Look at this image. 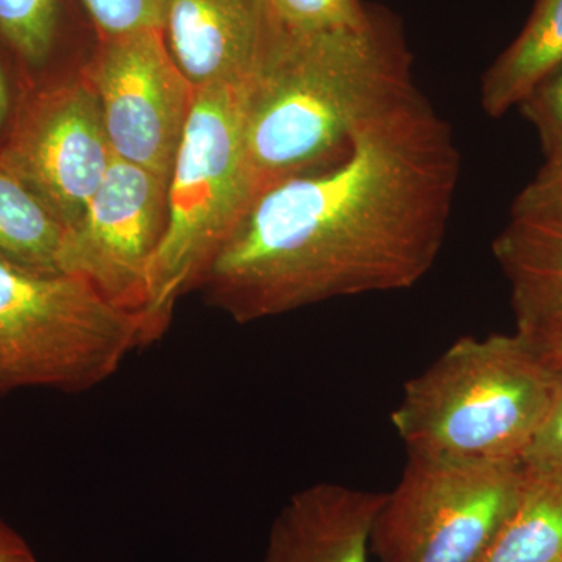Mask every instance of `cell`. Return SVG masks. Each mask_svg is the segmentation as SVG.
<instances>
[{
	"instance_id": "cell-1",
	"label": "cell",
	"mask_w": 562,
	"mask_h": 562,
	"mask_svg": "<svg viewBox=\"0 0 562 562\" xmlns=\"http://www.w3.org/2000/svg\"><path fill=\"white\" fill-rule=\"evenodd\" d=\"M460 173L452 127L414 92L338 161L262 191L199 290L238 324L409 290L438 260Z\"/></svg>"
},
{
	"instance_id": "cell-2",
	"label": "cell",
	"mask_w": 562,
	"mask_h": 562,
	"mask_svg": "<svg viewBox=\"0 0 562 562\" xmlns=\"http://www.w3.org/2000/svg\"><path fill=\"white\" fill-rule=\"evenodd\" d=\"M417 91L401 21L390 10L372 5L361 24L321 32L290 31L273 18L244 105L255 195L338 161L355 133Z\"/></svg>"
},
{
	"instance_id": "cell-3",
	"label": "cell",
	"mask_w": 562,
	"mask_h": 562,
	"mask_svg": "<svg viewBox=\"0 0 562 562\" xmlns=\"http://www.w3.org/2000/svg\"><path fill=\"white\" fill-rule=\"evenodd\" d=\"M557 368L519 333L465 336L405 384L391 414L408 457L522 460L552 401Z\"/></svg>"
},
{
	"instance_id": "cell-4",
	"label": "cell",
	"mask_w": 562,
	"mask_h": 562,
	"mask_svg": "<svg viewBox=\"0 0 562 562\" xmlns=\"http://www.w3.org/2000/svg\"><path fill=\"white\" fill-rule=\"evenodd\" d=\"M246 85H209L195 92L169 179L165 235L151 262L144 310L151 342L169 327L180 297L201 286L257 199L244 147Z\"/></svg>"
},
{
	"instance_id": "cell-5",
	"label": "cell",
	"mask_w": 562,
	"mask_h": 562,
	"mask_svg": "<svg viewBox=\"0 0 562 562\" xmlns=\"http://www.w3.org/2000/svg\"><path fill=\"white\" fill-rule=\"evenodd\" d=\"M149 344L143 314L113 305L90 281L0 258V397L90 391Z\"/></svg>"
},
{
	"instance_id": "cell-6",
	"label": "cell",
	"mask_w": 562,
	"mask_h": 562,
	"mask_svg": "<svg viewBox=\"0 0 562 562\" xmlns=\"http://www.w3.org/2000/svg\"><path fill=\"white\" fill-rule=\"evenodd\" d=\"M528 482L522 460L408 457L371 535L379 562H480Z\"/></svg>"
},
{
	"instance_id": "cell-7",
	"label": "cell",
	"mask_w": 562,
	"mask_h": 562,
	"mask_svg": "<svg viewBox=\"0 0 562 562\" xmlns=\"http://www.w3.org/2000/svg\"><path fill=\"white\" fill-rule=\"evenodd\" d=\"M85 74L114 158L169 183L198 88L173 61L161 31L98 38Z\"/></svg>"
},
{
	"instance_id": "cell-8",
	"label": "cell",
	"mask_w": 562,
	"mask_h": 562,
	"mask_svg": "<svg viewBox=\"0 0 562 562\" xmlns=\"http://www.w3.org/2000/svg\"><path fill=\"white\" fill-rule=\"evenodd\" d=\"M113 161L101 103L85 70L38 92L0 150V165L68 231L83 220Z\"/></svg>"
},
{
	"instance_id": "cell-9",
	"label": "cell",
	"mask_w": 562,
	"mask_h": 562,
	"mask_svg": "<svg viewBox=\"0 0 562 562\" xmlns=\"http://www.w3.org/2000/svg\"><path fill=\"white\" fill-rule=\"evenodd\" d=\"M168 187L114 158L83 220L68 233L61 272L90 281L113 305L144 316L151 262L168 222Z\"/></svg>"
},
{
	"instance_id": "cell-10",
	"label": "cell",
	"mask_w": 562,
	"mask_h": 562,
	"mask_svg": "<svg viewBox=\"0 0 562 562\" xmlns=\"http://www.w3.org/2000/svg\"><path fill=\"white\" fill-rule=\"evenodd\" d=\"M273 32L269 0H168L161 33L195 88L249 83Z\"/></svg>"
},
{
	"instance_id": "cell-11",
	"label": "cell",
	"mask_w": 562,
	"mask_h": 562,
	"mask_svg": "<svg viewBox=\"0 0 562 562\" xmlns=\"http://www.w3.org/2000/svg\"><path fill=\"white\" fill-rule=\"evenodd\" d=\"M384 495L338 483L303 487L273 520L265 562H369Z\"/></svg>"
},
{
	"instance_id": "cell-12",
	"label": "cell",
	"mask_w": 562,
	"mask_h": 562,
	"mask_svg": "<svg viewBox=\"0 0 562 562\" xmlns=\"http://www.w3.org/2000/svg\"><path fill=\"white\" fill-rule=\"evenodd\" d=\"M562 63V0H536L531 16L482 81V105L491 117L519 106L528 94Z\"/></svg>"
},
{
	"instance_id": "cell-13",
	"label": "cell",
	"mask_w": 562,
	"mask_h": 562,
	"mask_svg": "<svg viewBox=\"0 0 562 562\" xmlns=\"http://www.w3.org/2000/svg\"><path fill=\"white\" fill-rule=\"evenodd\" d=\"M68 228L0 165V258L41 273H63Z\"/></svg>"
},
{
	"instance_id": "cell-14",
	"label": "cell",
	"mask_w": 562,
	"mask_h": 562,
	"mask_svg": "<svg viewBox=\"0 0 562 562\" xmlns=\"http://www.w3.org/2000/svg\"><path fill=\"white\" fill-rule=\"evenodd\" d=\"M480 562H562V480L532 475Z\"/></svg>"
},
{
	"instance_id": "cell-15",
	"label": "cell",
	"mask_w": 562,
	"mask_h": 562,
	"mask_svg": "<svg viewBox=\"0 0 562 562\" xmlns=\"http://www.w3.org/2000/svg\"><path fill=\"white\" fill-rule=\"evenodd\" d=\"M492 250L513 291L562 299V231L512 221Z\"/></svg>"
},
{
	"instance_id": "cell-16",
	"label": "cell",
	"mask_w": 562,
	"mask_h": 562,
	"mask_svg": "<svg viewBox=\"0 0 562 562\" xmlns=\"http://www.w3.org/2000/svg\"><path fill=\"white\" fill-rule=\"evenodd\" d=\"M70 0H0V41L24 68L49 66L68 32Z\"/></svg>"
},
{
	"instance_id": "cell-17",
	"label": "cell",
	"mask_w": 562,
	"mask_h": 562,
	"mask_svg": "<svg viewBox=\"0 0 562 562\" xmlns=\"http://www.w3.org/2000/svg\"><path fill=\"white\" fill-rule=\"evenodd\" d=\"M517 333L553 366L562 368V299L513 291Z\"/></svg>"
},
{
	"instance_id": "cell-18",
	"label": "cell",
	"mask_w": 562,
	"mask_h": 562,
	"mask_svg": "<svg viewBox=\"0 0 562 562\" xmlns=\"http://www.w3.org/2000/svg\"><path fill=\"white\" fill-rule=\"evenodd\" d=\"M273 18L295 32H321L351 27L369 16L364 0H269Z\"/></svg>"
},
{
	"instance_id": "cell-19",
	"label": "cell",
	"mask_w": 562,
	"mask_h": 562,
	"mask_svg": "<svg viewBox=\"0 0 562 562\" xmlns=\"http://www.w3.org/2000/svg\"><path fill=\"white\" fill-rule=\"evenodd\" d=\"M98 38L161 31L168 0H80Z\"/></svg>"
},
{
	"instance_id": "cell-20",
	"label": "cell",
	"mask_w": 562,
	"mask_h": 562,
	"mask_svg": "<svg viewBox=\"0 0 562 562\" xmlns=\"http://www.w3.org/2000/svg\"><path fill=\"white\" fill-rule=\"evenodd\" d=\"M512 221L562 231V154L546 165L517 195Z\"/></svg>"
},
{
	"instance_id": "cell-21",
	"label": "cell",
	"mask_w": 562,
	"mask_h": 562,
	"mask_svg": "<svg viewBox=\"0 0 562 562\" xmlns=\"http://www.w3.org/2000/svg\"><path fill=\"white\" fill-rule=\"evenodd\" d=\"M527 121L538 133L547 158L562 154V63L546 77L519 103Z\"/></svg>"
},
{
	"instance_id": "cell-22",
	"label": "cell",
	"mask_w": 562,
	"mask_h": 562,
	"mask_svg": "<svg viewBox=\"0 0 562 562\" xmlns=\"http://www.w3.org/2000/svg\"><path fill=\"white\" fill-rule=\"evenodd\" d=\"M522 462L532 475L562 480V368H557L552 401Z\"/></svg>"
},
{
	"instance_id": "cell-23",
	"label": "cell",
	"mask_w": 562,
	"mask_h": 562,
	"mask_svg": "<svg viewBox=\"0 0 562 562\" xmlns=\"http://www.w3.org/2000/svg\"><path fill=\"white\" fill-rule=\"evenodd\" d=\"M0 562H38L20 532L0 519Z\"/></svg>"
},
{
	"instance_id": "cell-24",
	"label": "cell",
	"mask_w": 562,
	"mask_h": 562,
	"mask_svg": "<svg viewBox=\"0 0 562 562\" xmlns=\"http://www.w3.org/2000/svg\"><path fill=\"white\" fill-rule=\"evenodd\" d=\"M7 54H10V50L0 41V128L5 124L10 113V81L7 76L5 61H3V55Z\"/></svg>"
}]
</instances>
